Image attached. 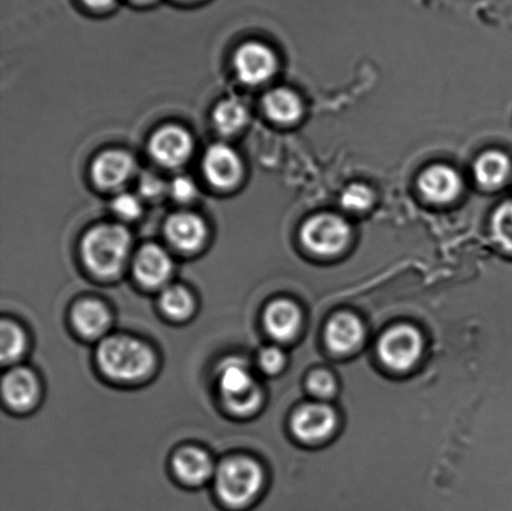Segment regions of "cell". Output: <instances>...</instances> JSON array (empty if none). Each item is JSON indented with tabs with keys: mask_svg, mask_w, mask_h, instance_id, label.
I'll return each instance as SVG.
<instances>
[{
	"mask_svg": "<svg viewBox=\"0 0 512 511\" xmlns=\"http://www.w3.org/2000/svg\"><path fill=\"white\" fill-rule=\"evenodd\" d=\"M132 238L119 224H103L90 229L82 242V255L90 272L100 278H113L127 263Z\"/></svg>",
	"mask_w": 512,
	"mask_h": 511,
	"instance_id": "cell-1",
	"label": "cell"
},
{
	"mask_svg": "<svg viewBox=\"0 0 512 511\" xmlns=\"http://www.w3.org/2000/svg\"><path fill=\"white\" fill-rule=\"evenodd\" d=\"M98 364L108 378L135 382L152 372L154 355L148 345L128 337H110L99 345Z\"/></svg>",
	"mask_w": 512,
	"mask_h": 511,
	"instance_id": "cell-2",
	"label": "cell"
},
{
	"mask_svg": "<svg viewBox=\"0 0 512 511\" xmlns=\"http://www.w3.org/2000/svg\"><path fill=\"white\" fill-rule=\"evenodd\" d=\"M263 487V472L249 458L225 460L215 475V492L220 503L232 511L250 507Z\"/></svg>",
	"mask_w": 512,
	"mask_h": 511,
	"instance_id": "cell-3",
	"label": "cell"
},
{
	"mask_svg": "<svg viewBox=\"0 0 512 511\" xmlns=\"http://www.w3.org/2000/svg\"><path fill=\"white\" fill-rule=\"evenodd\" d=\"M217 375L224 404L233 413L247 415L260 407L261 390L245 360L225 359L219 365Z\"/></svg>",
	"mask_w": 512,
	"mask_h": 511,
	"instance_id": "cell-4",
	"label": "cell"
},
{
	"mask_svg": "<svg viewBox=\"0 0 512 511\" xmlns=\"http://www.w3.org/2000/svg\"><path fill=\"white\" fill-rule=\"evenodd\" d=\"M351 229L344 218L336 214H318L301 228V242L319 257H334L350 242Z\"/></svg>",
	"mask_w": 512,
	"mask_h": 511,
	"instance_id": "cell-5",
	"label": "cell"
},
{
	"mask_svg": "<svg viewBox=\"0 0 512 511\" xmlns=\"http://www.w3.org/2000/svg\"><path fill=\"white\" fill-rule=\"evenodd\" d=\"M423 337L408 324L396 325L379 340L378 354L386 368L406 372L418 364L423 354Z\"/></svg>",
	"mask_w": 512,
	"mask_h": 511,
	"instance_id": "cell-6",
	"label": "cell"
},
{
	"mask_svg": "<svg viewBox=\"0 0 512 511\" xmlns=\"http://www.w3.org/2000/svg\"><path fill=\"white\" fill-rule=\"evenodd\" d=\"M338 427V415L324 403H309L300 407L291 418V430L304 443L323 442Z\"/></svg>",
	"mask_w": 512,
	"mask_h": 511,
	"instance_id": "cell-7",
	"label": "cell"
},
{
	"mask_svg": "<svg viewBox=\"0 0 512 511\" xmlns=\"http://www.w3.org/2000/svg\"><path fill=\"white\" fill-rule=\"evenodd\" d=\"M239 78L247 84H261L273 77L278 68L273 50L259 42L245 43L234 57Z\"/></svg>",
	"mask_w": 512,
	"mask_h": 511,
	"instance_id": "cell-8",
	"label": "cell"
},
{
	"mask_svg": "<svg viewBox=\"0 0 512 511\" xmlns=\"http://www.w3.org/2000/svg\"><path fill=\"white\" fill-rule=\"evenodd\" d=\"M149 149L158 163L170 168L179 167L192 154L193 140L187 130L170 125L153 134Z\"/></svg>",
	"mask_w": 512,
	"mask_h": 511,
	"instance_id": "cell-9",
	"label": "cell"
},
{
	"mask_svg": "<svg viewBox=\"0 0 512 511\" xmlns=\"http://www.w3.org/2000/svg\"><path fill=\"white\" fill-rule=\"evenodd\" d=\"M203 168L209 183L220 189L233 188L242 177L239 155L225 144H214L207 150Z\"/></svg>",
	"mask_w": 512,
	"mask_h": 511,
	"instance_id": "cell-10",
	"label": "cell"
},
{
	"mask_svg": "<svg viewBox=\"0 0 512 511\" xmlns=\"http://www.w3.org/2000/svg\"><path fill=\"white\" fill-rule=\"evenodd\" d=\"M365 338V328L353 313L335 314L326 324L325 340L331 352L346 355L361 347Z\"/></svg>",
	"mask_w": 512,
	"mask_h": 511,
	"instance_id": "cell-11",
	"label": "cell"
},
{
	"mask_svg": "<svg viewBox=\"0 0 512 511\" xmlns=\"http://www.w3.org/2000/svg\"><path fill=\"white\" fill-rule=\"evenodd\" d=\"M173 272L169 254L159 245H144L134 259V274L138 282L147 288H160L167 284Z\"/></svg>",
	"mask_w": 512,
	"mask_h": 511,
	"instance_id": "cell-12",
	"label": "cell"
},
{
	"mask_svg": "<svg viewBox=\"0 0 512 511\" xmlns=\"http://www.w3.org/2000/svg\"><path fill=\"white\" fill-rule=\"evenodd\" d=\"M419 188L430 202L444 204L459 197L463 180L449 165L436 164L421 173Z\"/></svg>",
	"mask_w": 512,
	"mask_h": 511,
	"instance_id": "cell-13",
	"label": "cell"
},
{
	"mask_svg": "<svg viewBox=\"0 0 512 511\" xmlns=\"http://www.w3.org/2000/svg\"><path fill=\"white\" fill-rule=\"evenodd\" d=\"M303 317L301 310L288 299H278L268 305L264 313L266 332L276 342L288 343L299 334Z\"/></svg>",
	"mask_w": 512,
	"mask_h": 511,
	"instance_id": "cell-14",
	"label": "cell"
},
{
	"mask_svg": "<svg viewBox=\"0 0 512 511\" xmlns=\"http://www.w3.org/2000/svg\"><path fill=\"white\" fill-rule=\"evenodd\" d=\"M165 235L173 247L194 252L202 247L208 230L204 220L193 213L173 214L165 224Z\"/></svg>",
	"mask_w": 512,
	"mask_h": 511,
	"instance_id": "cell-15",
	"label": "cell"
},
{
	"mask_svg": "<svg viewBox=\"0 0 512 511\" xmlns=\"http://www.w3.org/2000/svg\"><path fill=\"white\" fill-rule=\"evenodd\" d=\"M134 170V159L128 153L122 150H109L95 159L92 175L99 187L114 189L127 182Z\"/></svg>",
	"mask_w": 512,
	"mask_h": 511,
	"instance_id": "cell-16",
	"label": "cell"
},
{
	"mask_svg": "<svg viewBox=\"0 0 512 511\" xmlns=\"http://www.w3.org/2000/svg\"><path fill=\"white\" fill-rule=\"evenodd\" d=\"M2 389L5 402L15 410H27L37 402L39 385L28 369L10 370L4 375Z\"/></svg>",
	"mask_w": 512,
	"mask_h": 511,
	"instance_id": "cell-17",
	"label": "cell"
},
{
	"mask_svg": "<svg viewBox=\"0 0 512 511\" xmlns=\"http://www.w3.org/2000/svg\"><path fill=\"white\" fill-rule=\"evenodd\" d=\"M72 319L79 334L90 339L102 337L110 325L107 307L94 299L83 300L75 305Z\"/></svg>",
	"mask_w": 512,
	"mask_h": 511,
	"instance_id": "cell-18",
	"label": "cell"
},
{
	"mask_svg": "<svg viewBox=\"0 0 512 511\" xmlns=\"http://www.w3.org/2000/svg\"><path fill=\"white\" fill-rule=\"evenodd\" d=\"M173 468L178 478L190 485L204 483L214 470L209 455L197 448H185L175 454Z\"/></svg>",
	"mask_w": 512,
	"mask_h": 511,
	"instance_id": "cell-19",
	"label": "cell"
},
{
	"mask_svg": "<svg viewBox=\"0 0 512 511\" xmlns=\"http://www.w3.org/2000/svg\"><path fill=\"white\" fill-rule=\"evenodd\" d=\"M511 174V162L503 152L489 150L480 155L474 165L476 182L485 189H498L508 182Z\"/></svg>",
	"mask_w": 512,
	"mask_h": 511,
	"instance_id": "cell-20",
	"label": "cell"
},
{
	"mask_svg": "<svg viewBox=\"0 0 512 511\" xmlns=\"http://www.w3.org/2000/svg\"><path fill=\"white\" fill-rule=\"evenodd\" d=\"M264 109L269 118L280 124L295 123L303 113L298 94L288 88H276L265 95Z\"/></svg>",
	"mask_w": 512,
	"mask_h": 511,
	"instance_id": "cell-21",
	"label": "cell"
},
{
	"mask_svg": "<svg viewBox=\"0 0 512 511\" xmlns=\"http://www.w3.org/2000/svg\"><path fill=\"white\" fill-rule=\"evenodd\" d=\"M248 109L238 99H225L213 113L215 127L223 134L239 132L248 122Z\"/></svg>",
	"mask_w": 512,
	"mask_h": 511,
	"instance_id": "cell-22",
	"label": "cell"
},
{
	"mask_svg": "<svg viewBox=\"0 0 512 511\" xmlns=\"http://www.w3.org/2000/svg\"><path fill=\"white\" fill-rule=\"evenodd\" d=\"M160 307L169 318L184 320L193 313L194 302L187 289L172 285L165 288L160 297Z\"/></svg>",
	"mask_w": 512,
	"mask_h": 511,
	"instance_id": "cell-23",
	"label": "cell"
},
{
	"mask_svg": "<svg viewBox=\"0 0 512 511\" xmlns=\"http://www.w3.org/2000/svg\"><path fill=\"white\" fill-rule=\"evenodd\" d=\"M25 350V337L17 324L3 320L0 327V359L10 364L22 357Z\"/></svg>",
	"mask_w": 512,
	"mask_h": 511,
	"instance_id": "cell-24",
	"label": "cell"
},
{
	"mask_svg": "<svg viewBox=\"0 0 512 511\" xmlns=\"http://www.w3.org/2000/svg\"><path fill=\"white\" fill-rule=\"evenodd\" d=\"M491 228L500 247L512 253V202L500 205L494 213Z\"/></svg>",
	"mask_w": 512,
	"mask_h": 511,
	"instance_id": "cell-25",
	"label": "cell"
},
{
	"mask_svg": "<svg viewBox=\"0 0 512 511\" xmlns=\"http://www.w3.org/2000/svg\"><path fill=\"white\" fill-rule=\"evenodd\" d=\"M341 205L349 212L360 213L369 209L374 202L373 190L361 183L346 187L340 199Z\"/></svg>",
	"mask_w": 512,
	"mask_h": 511,
	"instance_id": "cell-26",
	"label": "cell"
},
{
	"mask_svg": "<svg viewBox=\"0 0 512 511\" xmlns=\"http://www.w3.org/2000/svg\"><path fill=\"white\" fill-rule=\"evenodd\" d=\"M306 387H308V392L319 400L333 398L338 390L334 375L325 369L314 370L306 380Z\"/></svg>",
	"mask_w": 512,
	"mask_h": 511,
	"instance_id": "cell-27",
	"label": "cell"
},
{
	"mask_svg": "<svg viewBox=\"0 0 512 511\" xmlns=\"http://www.w3.org/2000/svg\"><path fill=\"white\" fill-rule=\"evenodd\" d=\"M285 362V354L278 347L265 348L259 354V367L268 375L280 373L284 368Z\"/></svg>",
	"mask_w": 512,
	"mask_h": 511,
	"instance_id": "cell-28",
	"label": "cell"
},
{
	"mask_svg": "<svg viewBox=\"0 0 512 511\" xmlns=\"http://www.w3.org/2000/svg\"><path fill=\"white\" fill-rule=\"evenodd\" d=\"M113 210L120 218L133 220L137 219L142 213V204L139 199L132 194H122L115 198Z\"/></svg>",
	"mask_w": 512,
	"mask_h": 511,
	"instance_id": "cell-29",
	"label": "cell"
},
{
	"mask_svg": "<svg viewBox=\"0 0 512 511\" xmlns=\"http://www.w3.org/2000/svg\"><path fill=\"white\" fill-rule=\"evenodd\" d=\"M170 192H172L173 197L179 202H189L195 197L197 194V187L192 179L188 177H178L175 178L172 185H170Z\"/></svg>",
	"mask_w": 512,
	"mask_h": 511,
	"instance_id": "cell-30",
	"label": "cell"
},
{
	"mask_svg": "<svg viewBox=\"0 0 512 511\" xmlns=\"http://www.w3.org/2000/svg\"><path fill=\"white\" fill-rule=\"evenodd\" d=\"M142 192L147 195V197H158L159 194L164 192V183L157 177H153V175H147L142 180Z\"/></svg>",
	"mask_w": 512,
	"mask_h": 511,
	"instance_id": "cell-31",
	"label": "cell"
},
{
	"mask_svg": "<svg viewBox=\"0 0 512 511\" xmlns=\"http://www.w3.org/2000/svg\"><path fill=\"white\" fill-rule=\"evenodd\" d=\"M85 4L94 9H105L112 7L115 0H83Z\"/></svg>",
	"mask_w": 512,
	"mask_h": 511,
	"instance_id": "cell-32",
	"label": "cell"
},
{
	"mask_svg": "<svg viewBox=\"0 0 512 511\" xmlns=\"http://www.w3.org/2000/svg\"><path fill=\"white\" fill-rule=\"evenodd\" d=\"M135 2L147 3V2H150V0H135Z\"/></svg>",
	"mask_w": 512,
	"mask_h": 511,
	"instance_id": "cell-33",
	"label": "cell"
}]
</instances>
